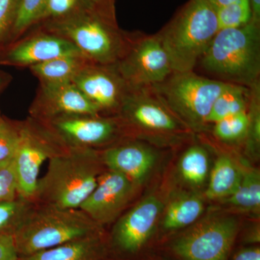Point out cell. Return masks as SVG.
I'll use <instances>...</instances> for the list:
<instances>
[{
  "label": "cell",
  "instance_id": "6da1fadb",
  "mask_svg": "<svg viewBox=\"0 0 260 260\" xmlns=\"http://www.w3.org/2000/svg\"><path fill=\"white\" fill-rule=\"evenodd\" d=\"M42 23L43 30L70 41L95 64H116L131 37L119 28L115 13L98 9L86 1L72 14Z\"/></svg>",
  "mask_w": 260,
  "mask_h": 260
},
{
  "label": "cell",
  "instance_id": "7a4b0ae2",
  "mask_svg": "<svg viewBox=\"0 0 260 260\" xmlns=\"http://www.w3.org/2000/svg\"><path fill=\"white\" fill-rule=\"evenodd\" d=\"M45 175L39 179L34 203L64 209H77L97 185L106 167L100 150L70 148L49 160Z\"/></svg>",
  "mask_w": 260,
  "mask_h": 260
},
{
  "label": "cell",
  "instance_id": "3957f363",
  "mask_svg": "<svg viewBox=\"0 0 260 260\" xmlns=\"http://www.w3.org/2000/svg\"><path fill=\"white\" fill-rule=\"evenodd\" d=\"M199 63L220 81L251 88L259 82L260 24L219 30Z\"/></svg>",
  "mask_w": 260,
  "mask_h": 260
},
{
  "label": "cell",
  "instance_id": "277c9868",
  "mask_svg": "<svg viewBox=\"0 0 260 260\" xmlns=\"http://www.w3.org/2000/svg\"><path fill=\"white\" fill-rule=\"evenodd\" d=\"M219 30L216 10L206 0H189L157 34L174 72L194 71Z\"/></svg>",
  "mask_w": 260,
  "mask_h": 260
},
{
  "label": "cell",
  "instance_id": "5b68a950",
  "mask_svg": "<svg viewBox=\"0 0 260 260\" xmlns=\"http://www.w3.org/2000/svg\"><path fill=\"white\" fill-rule=\"evenodd\" d=\"M104 232L79 208L35 203L13 237L21 257Z\"/></svg>",
  "mask_w": 260,
  "mask_h": 260
},
{
  "label": "cell",
  "instance_id": "8992f818",
  "mask_svg": "<svg viewBox=\"0 0 260 260\" xmlns=\"http://www.w3.org/2000/svg\"><path fill=\"white\" fill-rule=\"evenodd\" d=\"M229 84L200 76L194 71L174 72L151 88L189 129L200 130L208 125L214 102Z\"/></svg>",
  "mask_w": 260,
  "mask_h": 260
},
{
  "label": "cell",
  "instance_id": "52a82bcc",
  "mask_svg": "<svg viewBox=\"0 0 260 260\" xmlns=\"http://www.w3.org/2000/svg\"><path fill=\"white\" fill-rule=\"evenodd\" d=\"M240 228L236 217L212 215L171 236L162 249L176 260H229Z\"/></svg>",
  "mask_w": 260,
  "mask_h": 260
},
{
  "label": "cell",
  "instance_id": "ba28073f",
  "mask_svg": "<svg viewBox=\"0 0 260 260\" xmlns=\"http://www.w3.org/2000/svg\"><path fill=\"white\" fill-rule=\"evenodd\" d=\"M116 116L127 138L174 139L189 130L151 88L131 89Z\"/></svg>",
  "mask_w": 260,
  "mask_h": 260
},
{
  "label": "cell",
  "instance_id": "9c48e42d",
  "mask_svg": "<svg viewBox=\"0 0 260 260\" xmlns=\"http://www.w3.org/2000/svg\"><path fill=\"white\" fill-rule=\"evenodd\" d=\"M70 148L41 121L31 117L21 121L20 140L13 156L18 197L34 202L42 164Z\"/></svg>",
  "mask_w": 260,
  "mask_h": 260
},
{
  "label": "cell",
  "instance_id": "30bf717a",
  "mask_svg": "<svg viewBox=\"0 0 260 260\" xmlns=\"http://www.w3.org/2000/svg\"><path fill=\"white\" fill-rule=\"evenodd\" d=\"M162 210L160 200L149 196L114 222L108 234L112 260H145Z\"/></svg>",
  "mask_w": 260,
  "mask_h": 260
},
{
  "label": "cell",
  "instance_id": "8fae6325",
  "mask_svg": "<svg viewBox=\"0 0 260 260\" xmlns=\"http://www.w3.org/2000/svg\"><path fill=\"white\" fill-rule=\"evenodd\" d=\"M115 66L131 89L151 88L174 73L157 34L131 35L124 55Z\"/></svg>",
  "mask_w": 260,
  "mask_h": 260
},
{
  "label": "cell",
  "instance_id": "7c38bea8",
  "mask_svg": "<svg viewBox=\"0 0 260 260\" xmlns=\"http://www.w3.org/2000/svg\"><path fill=\"white\" fill-rule=\"evenodd\" d=\"M42 123L69 148L97 150L127 138L117 116L70 114Z\"/></svg>",
  "mask_w": 260,
  "mask_h": 260
},
{
  "label": "cell",
  "instance_id": "4fadbf2b",
  "mask_svg": "<svg viewBox=\"0 0 260 260\" xmlns=\"http://www.w3.org/2000/svg\"><path fill=\"white\" fill-rule=\"evenodd\" d=\"M72 83L105 116L117 115L131 90L115 64L89 62Z\"/></svg>",
  "mask_w": 260,
  "mask_h": 260
},
{
  "label": "cell",
  "instance_id": "5bb4252c",
  "mask_svg": "<svg viewBox=\"0 0 260 260\" xmlns=\"http://www.w3.org/2000/svg\"><path fill=\"white\" fill-rule=\"evenodd\" d=\"M138 186L119 173L106 169L91 194L80 205L95 223L104 228L114 223L134 198Z\"/></svg>",
  "mask_w": 260,
  "mask_h": 260
},
{
  "label": "cell",
  "instance_id": "9a60e30c",
  "mask_svg": "<svg viewBox=\"0 0 260 260\" xmlns=\"http://www.w3.org/2000/svg\"><path fill=\"white\" fill-rule=\"evenodd\" d=\"M29 114L30 117L42 122L70 114L102 115L73 83H40Z\"/></svg>",
  "mask_w": 260,
  "mask_h": 260
},
{
  "label": "cell",
  "instance_id": "2e32d148",
  "mask_svg": "<svg viewBox=\"0 0 260 260\" xmlns=\"http://www.w3.org/2000/svg\"><path fill=\"white\" fill-rule=\"evenodd\" d=\"M104 167L127 178L136 186L143 184L157 160L155 150L133 140H121L100 151Z\"/></svg>",
  "mask_w": 260,
  "mask_h": 260
},
{
  "label": "cell",
  "instance_id": "e0dca14e",
  "mask_svg": "<svg viewBox=\"0 0 260 260\" xmlns=\"http://www.w3.org/2000/svg\"><path fill=\"white\" fill-rule=\"evenodd\" d=\"M69 56L84 55L70 41L43 30L12 47L2 58L0 64L30 67Z\"/></svg>",
  "mask_w": 260,
  "mask_h": 260
},
{
  "label": "cell",
  "instance_id": "ac0fdd59",
  "mask_svg": "<svg viewBox=\"0 0 260 260\" xmlns=\"http://www.w3.org/2000/svg\"><path fill=\"white\" fill-rule=\"evenodd\" d=\"M112 259L104 232L21 256L20 260H106Z\"/></svg>",
  "mask_w": 260,
  "mask_h": 260
},
{
  "label": "cell",
  "instance_id": "d6986e66",
  "mask_svg": "<svg viewBox=\"0 0 260 260\" xmlns=\"http://www.w3.org/2000/svg\"><path fill=\"white\" fill-rule=\"evenodd\" d=\"M204 210V203L194 194H182L173 199L164 212L162 232L171 236L174 232L192 225Z\"/></svg>",
  "mask_w": 260,
  "mask_h": 260
},
{
  "label": "cell",
  "instance_id": "ffe728a7",
  "mask_svg": "<svg viewBox=\"0 0 260 260\" xmlns=\"http://www.w3.org/2000/svg\"><path fill=\"white\" fill-rule=\"evenodd\" d=\"M242 169L227 155L217 158L207 187L206 198L210 200L223 201L232 196L240 183Z\"/></svg>",
  "mask_w": 260,
  "mask_h": 260
},
{
  "label": "cell",
  "instance_id": "44dd1931",
  "mask_svg": "<svg viewBox=\"0 0 260 260\" xmlns=\"http://www.w3.org/2000/svg\"><path fill=\"white\" fill-rule=\"evenodd\" d=\"M89 62L84 56L56 58L29 67L40 83H72L76 75Z\"/></svg>",
  "mask_w": 260,
  "mask_h": 260
},
{
  "label": "cell",
  "instance_id": "7402d4cb",
  "mask_svg": "<svg viewBox=\"0 0 260 260\" xmlns=\"http://www.w3.org/2000/svg\"><path fill=\"white\" fill-rule=\"evenodd\" d=\"M250 102V88L229 83L214 102L209 116L207 119L208 124L248 112Z\"/></svg>",
  "mask_w": 260,
  "mask_h": 260
},
{
  "label": "cell",
  "instance_id": "603a6c76",
  "mask_svg": "<svg viewBox=\"0 0 260 260\" xmlns=\"http://www.w3.org/2000/svg\"><path fill=\"white\" fill-rule=\"evenodd\" d=\"M223 203L244 211L257 213L260 208V174L254 168L242 169V177L237 190Z\"/></svg>",
  "mask_w": 260,
  "mask_h": 260
},
{
  "label": "cell",
  "instance_id": "cb8c5ba5",
  "mask_svg": "<svg viewBox=\"0 0 260 260\" xmlns=\"http://www.w3.org/2000/svg\"><path fill=\"white\" fill-rule=\"evenodd\" d=\"M179 171L187 184L196 187L203 185L209 171V158L205 149L198 145L186 149L179 160Z\"/></svg>",
  "mask_w": 260,
  "mask_h": 260
},
{
  "label": "cell",
  "instance_id": "d4e9b609",
  "mask_svg": "<svg viewBox=\"0 0 260 260\" xmlns=\"http://www.w3.org/2000/svg\"><path fill=\"white\" fill-rule=\"evenodd\" d=\"M34 204V202L20 197L0 203V234L14 235Z\"/></svg>",
  "mask_w": 260,
  "mask_h": 260
},
{
  "label": "cell",
  "instance_id": "484cf974",
  "mask_svg": "<svg viewBox=\"0 0 260 260\" xmlns=\"http://www.w3.org/2000/svg\"><path fill=\"white\" fill-rule=\"evenodd\" d=\"M215 10L219 30L244 26L251 19L250 0H236Z\"/></svg>",
  "mask_w": 260,
  "mask_h": 260
},
{
  "label": "cell",
  "instance_id": "4316f807",
  "mask_svg": "<svg viewBox=\"0 0 260 260\" xmlns=\"http://www.w3.org/2000/svg\"><path fill=\"white\" fill-rule=\"evenodd\" d=\"M249 126V114L242 112L215 123L213 133L221 141L235 143L246 138Z\"/></svg>",
  "mask_w": 260,
  "mask_h": 260
},
{
  "label": "cell",
  "instance_id": "83f0119b",
  "mask_svg": "<svg viewBox=\"0 0 260 260\" xmlns=\"http://www.w3.org/2000/svg\"><path fill=\"white\" fill-rule=\"evenodd\" d=\"M47 0H20L11 34L19 37L39 23Z\"/></svg>",
  "mask_w": 260,
  "mask_h": 260
},
{
  "label": "cell",
  "instance_id": "f1b7e54d",
  "mask_svg": "<svg viewBox=\"0 0 260 260\" xmlns=\"http://www.w3.org/2000/svg\"><path fill=\"white\" fill-rule=\"evenodd\" d=\"M21 121L0 119V161L13 158L19 143Z\"/></svg>",
  "mask_w": 260,
  "mask_h": 260
},
{
  "label": "cell",
  "instance_id": "f546056e",
  "mask_svg": "<svg viewBox=\"0 0 260 260\" xmlns=\"http://www.w3.org/2000/svg\"><path fill=\"white\" fill-rule=\"evenodd\" d=\"M18 198V183L13 158L0 161V203Z\"/></svg>",
  "mask_w": 260,
  "mask_h": 260
},
{
  "label": "cell",
  "instance_id": "4dcf8cb0",
  "mask_svg": "<svg viewBox=\"0 0 260 260\" xmlns=\"http://www.w3.org/2000/svg\"><path fill=\"white\" fill-rule=\"evenodd\" d=\"M85 3V0H47L38 23L64 18L79 9Z\"/></svg>",
  "mask_w": 260,
  "mask_h": 260
},
{
  "label": "cell",
  "instance_id": "1f68e13d",
  "mask_svg": "<svg viewBox=\"0 0 260 260\" xmlns=\"http://www.w3.org/2000/svg\"><path fill=\"white\" fill-rule=\"evenodd\" d=\"M20 0H0V42L11 34Z\"/></svg>",
  "mask_w": 260,
  "mask_h": 260
},
{
  "label": "cell",
  "instance_id": "d6a6232c",
  "mask_svg": "<svg viewBox=\"0 0 260 260\" xmlns=\"http://www.w3.org/2000/svg\"><path fill=\"white\" fill-rule=\"evenodd\" d=\"M0 260H20L11 234H0Z\"/></svg>",
  "mask_w": 260,
  "mask_h": 260
},
{
  "label": "cell",
  "instance_id": "836d02e7",
  "mask_svg": "<svg viewBox=\"0 0 260 260\" xmlns=\"http://www.w3.org/2000/svg\"><path fill=\"white\" fill-rule=\"evenodd\" d=\"M229 260H260V248L254 245L245 246L232 253Z\"/></svg>",
  "mask_w": 260,
  "mask_h": 260
},
{
  "label": "cell",
  "instance_id": "e575fe53",
  "mask_svg": "<svg viewBox=\"0 0 260 260\" xmlns=\"http://www.w3.org/2000/svg\"><path fill=\"white\" fill-rule=\"evenodd\" d=\"M90 6L96 8L98 9L115 13V0H85Z\"/></svg>",
  "mask_w": 260,
  "mask_h": 260
},
{
  "label": "cell",
  "instance_id": "d590c367",
  "mask_svg": "<svg viewBox=\"0 0 260 260\" xmlns=\"http://www.w3.org/2000/svg\"><path fill=\"white\" fill-rule=\"evenodd\" d=\"M252 21L260 24V0H250Z\"/></svg>",
  "mask_w": 260,
  "mask_h": 260
},
{
  "label": "cell",
  "instance_id": "8d00e7d4",
  "mask_svg": "<svg viewBox=\"0 0 260 260\" xmlns=\"http://www.w3.org/2000/svg\"><path fill=\"white\" fill-rule=\"evenodd\" d=\"M206 1L208 2L215 9H217V8H220V7L230 4L236 0H206Z\"/></svg>",
  "mask_w": 260,
  "mask_h": 260
},
{
  "label": "cell",
  "instance_id": "74e56055",
  "mask_svg": "<svg viewBox=\"0 0 260 260\" xmlns=\"http://www.w3.org/2000/svg\"><path fill=\"white\" fill-rule=\"evenodd\" d=\"M7 82H8V79H7L5 75H2L0 73V90L3 88V86L6 85Z\"/></svg>",
  "mask_w": 260,
  "mask_h": 260
},
{
  "label": "cell",
  "instance_id": "f35d334b",
  "mask_svg": "<svg viewBox=\"0 0 260 260\" xmlns=\"http://www.w3.org/2000/svg\"><path fill=\"white\" fill-rule=\"evenodd\" d=\"M2 116H1V113H0V119H1Z\"/></svg>",
  "mask_w": 260,
  "mask_h": 260
},
{
  "label": "cell",
  "instance_id": "ab89813d",
  "mask_svg": "<svg viewBox=\"0 0 260 260\" xmlns=\"http://www.w3.org/2000/svg\"><path fill=\"white\" fill-rule=\"evenodd\" d=\"M106 260H112V259H106Z\"/></svg>",
  "mask_w": 260,
  "mask_h": 260
},
{
  "label": "cell",
  "instance_id": "60d3db41",
  "mask_svg": "<svg viewBox=\"0 0 260 260\" xmlns=\"http://www.w3.org/2000/svg\"></svg>",
  "mask_w": 260,
  "mask_h": 260
}]
</instances>
